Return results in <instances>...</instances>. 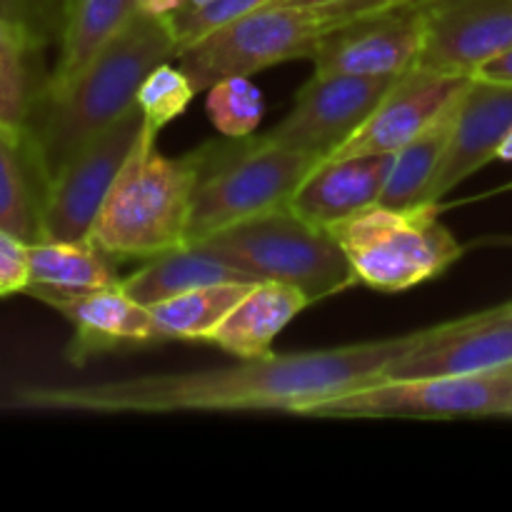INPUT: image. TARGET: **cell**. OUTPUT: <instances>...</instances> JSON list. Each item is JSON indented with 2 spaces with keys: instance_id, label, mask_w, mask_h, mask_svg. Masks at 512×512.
Returning <instances> with one entry per match:
<instances>
[{
  "instance_id": "1",
  "label": "cell",
  "mask_w": 512,
  "mask_h": 512,
  "mask_svg": "<svg viewBox=\"0 0 512 512\" xmlns=\"http://www.w3.org/2000/svg\"><path fill=\"white\" fill-rule=\"evenodd\" d=\"M428 330L403 338L370 340L310 353L265 355L233 368L193 373L140 375L68 388H20L5 405L65 413H218V410H275L293 413L320 400L373 385L388 365L413 350Z\"/></svg>"
},
{
  "instance_id": "2",
  "label": "cell",
  "mask_w": 512,
  "mask_h": 512,
  "mask_svg": "<svg viewBox=\"0 0 512 512\" xmlns=\"http://www.w3.org/2000/svg\"><path fill=\"white\" fill-rule=\"evenodd\" d=\"M178 58L168 18L138 10L63 88H40L23 140L43 190L100 130L133 108L155 65Z\"/></svg>"
},
{
  "instance_id": "3",
  "label": "cell",
  "mask_w": 512,
  "mask_h": 512,
  "mask_svg": "<svg viewBox=\"0 0 512 512\" xmlns=\"http://www.w3.org/2000/svg\"><path fill=\"white\" fill-rule=\"evenodd\" d=\"M198 178L193 150L168 158L158 135L143 130L110 188L90 240L110 258H155L185 245Z\"/></svg>"
},
{
  "instance_id": "4",
  "label": "cell",
  "mask_w": 512,
  "mask_h": 512,
  "mask_svg": "<svg viewBox=\"0 0 512 512\" xmlns=\"http://www.w3.org/2000/svg\"><path fill=\"white\" fill-rule=\"evenodd\" d=\"M198 178L185 245L290 205L318 158L270 143L265 135L210 140L193 150Z\"/></svg>"
},
{
  "instance_id": "5",
  "label": "cell",
  "mask_w": 512,
  "mask_h": 512,
  "mask_svg": "<svg viewBox=\"0 0 512 512\" xmlns=\"http://www.w3.org/2000/svg\"><path fill=\"white\" fill-rule=\"evenodd\" d=\"M370 10L378 8L263 5L180 50L178 65L185 70L193 88L205 93L223 78L260 73L288 60L313 58L325 35Z\"/></svg>"
},
{
  "instance_id": "6",
  "label": "cell",
  "mask_w": 512,
  "mask_h": 512,
  "mask_svg": "<svg viewBox=\"0 0 512 512\" xmlns=\"http://www.w3.org/2000/svg\"><path fill=\"white\" fill-rule=\"evenodd\" d=\"M255 283L293 285L310 303L358 283L350 260L330 230L305 223L290 205L225 228L200 240Z\"/></svg>"
},
{
  "instance_id": "7",
  "label": "cell",
  "mask_w": 512,
  "mask_h": 512,
  "mask_svg": "<svg viewBox=\"0 0 512 512\" xmlns=\"http://www.w3.org/2000/svg\"><path fill=\"white\" fill-rule=\"evenodd\" d=\"M438 213L440 203L373 205L333 225L330 233L348 255L358 283L380 293H400L443 275L463 255V245Z\"/></svg>"
},
{
  "instance_id": "8",
  "label": "cell",
  "mask_w": 512,
  "mask_h": 512,
  "mask_svg": "<svg viewBox=\"0 0 512 512\" xmlns=\"http://www.w3.org/2000/svg\"><path fill=\"white\" fill-rule=\"evenodd\" d=\"M310 418H495L512 415V365L485 373L380 380L300 410Z\"/></svg>"
},
{
  "instance_id": "9",
  "label": "cell",
  "mask_w": 512,
  "mask_h": 512,
  "mask_svg": "<svg viewBox=\"0 0 512 512\" xmlns=\"http://www.w3.org/2000/svg\"><path fill=\"white\" fill-rule=\"evenodd\" d=\"M145 130L138 103L83 145L45 185L40 240H88L95 218Z\"/></svg>"
},
{
  "instance_id": "10",
  "label": "cell",
  "mask_w": 512,
  "mask_h": 512,
  "mask_svg": "<svg viewBox=\"0 0 512 512\" xmlns=\"http://www.w3.org/2000/svg\"><path fill=\"white\" fill-rule=\"evenodd\" d=\"M428 40L423 0H400L358 15L320 40L313 53L320 75H368L400 78L418 68Z\"/></svg>"
},
{
  "instance_id": "11",
  "label": "cell",
  "mask_w": 512,
  "mask_h": 512,
  "mask_svg": "<svg viewBox=\"0 0 512 512\" xmlns=\"http://www.w3.org/2000/svg\"><path fill=\"white\" fill-rule=\"evenodd\" d=\"M395 80L313 73L295 95L288 115L263 135L275 145L328 160L368 120Z\"/></svg>"
},
{
  "instance_id": "12",
  "label": "cell",
  "mask_w": 512,
  "mask_h": 512,
  "mask_svg": "<svg viewBox=\"0 0 512 512\" xmlns=\"http://www.w3.org/2000/svg\"><path fill=\"white\" fill-rule=\"evenodd\" d=\"M428 40L420 70L473 78L512 48V0H423Z\"/></svg>"
},
{
  "instance_id": "13",
  "label": "cell",
  "mask_w": 512,
  "mask_h": 512,
  "mask_svg": "<svg viewBox=\"0 0 512 512\" xmlns=\"http://www.w3.org/2000/svg\"><path fill=\"white\" fill-rule=\"evenodd\" d=\"M505 365H512V303L428 328L425 338L393 360L380 380L485 373Z\"/></svg>"
},
{
  "instance_id": "14",
  "label": "cell",
  "mask_w": 512,
  "mask_h": 512,
  "mask_svg": "<svg viewBox=\"0 0 512 512\" xmlns=\"http://www.w3.org/2000/svg\"><path fill=\"white\" fill-rule=\"evenodd\" d=\"M468 80L465 75H440L420 68L400 75L378 108L368 115V120L330 158L375 153L395 155L445 108V103Z\"/></svg>"
},
{
  "instance_id": "15",
  "label": "cell",
  "mask_w": 512,
  "mask_h": 512,
  "mask_svg": "<svg viewBox=\"0 0 512 512\" xmlns=\"http://www.w3.org/2000/svg\"><path fill=\"white\" fill-rule=\"evenodd\" d=\"M512 128V83L470 78L460 100L458 123L443 168L435 175L428 203H440L463 180L495 160L498 145Z\"/></svg>"
},
{
  "instance_id": "16",
  "label": "cell",
  "mask_w": 512,
  "mask_h": 512,
  "mask_svg": "<svg viewBox=\"0 0 512 512\" xmlns=\"http://www.w3.org/2000/svg\"><path fill=\"white\" fill-rule=\"evenodd\" d=\"M393 160V153L320 160L293 193L290 210L305 223L330 230L380 203Z\"/></svg>"
},
{
  "instance_id": "17",
  "label": "cell",
  "mask_w": 512,
  "mask_h": 512,
  "mask_svg": "<svg viewBox=\"0 0 512 512\" xmlns=\"http://www.w3.org/2000/svg\"><path fill=\"white\" fill-rule=\"evenodd\" d=\"M50 308L73 325V340L65 350V358L73 365L120 348L150 345V310L130 298L123 285L58 300Z\"/></svg>"
},
{
  "instance_id": "18",
  "label": "cell",
  "mask_w": 512,
  "mask_h": 512,
  "mask_svg": "<svg viewBox=\"0 0 512 512\" xmlns=\"http://www.w3.org/2000/svg\"><path fill=\"white\" fill-rule=\"evenodd\" d=\"M113 258L93 240H35L30 243V283L25 295L53 305L58 300L118 288Z\"/></svg>"
},
{
  "instance_id": "19",
  "label": "cell",
  "mask_w": 512,
  "mask_h": 512,
  "mask_svg": "<svg viewBox=\"0 0 512 512\" xmlns=\"http://www.w3.org/2000/svg\"><path fill=\"white\" fill-rule=\"evenodd\" d=\"M308 305H313L308 295L293 285L275 280L255 283L210 333L208 343L240 360L265 358L273 353V340L283 333L285 325L298 318Z\"/></svg>"
},
{
  "instance_id": "20",
  "label": "cell",
  "mask_w": 512,
  "mask_h": 512,
  "mask_svg": "<svg viewBox=\"0 0 512 512\" xmlns=\"http://www.w3.org/2000/svg\"><path fill=\"white\" fill-rule=\"evenodd\" d=\"M238 280L255 283L203 243H188L148 258V265H143L130 278H123L120 285L130 298L150 308L160 300L188 293V290L218 283H238Z\"/></svg>"
},
{
  "instance_id": "21",
  "label": "cell",
  "mask_w": 512,
  "mask_h": 512,
  "mask_svg": "<svg viewBox=\"0 0 512 512\" xmlns=\"http://www.w3.org/2000/svg\"><path fill=\"white\" fill-rule=\"evenodd\" d=\"M468 83L445 103V108L405 148H400L395 153L393 168H390L388 183H385L383 198H380L378 205H388V208H413V205L428 203L435 175L443 168V160L448 155L450 140H453L455 133V123H458L460 100H463Z\"/></svg>"
},
{
  "instance_id": "22",
  "label": "cell",
  "mask_w": 512,
  "mask_h": 512,
  "mask_svg": "<svg viewBox=\"0 0 512 512\" xmlns=\"http://www.w3.org/2000/svg\"><path fill=\"white\" fill-rule=\"evenodd\" d=\"M138 10V0H65L58 63L43 88L68 85Z\"/></svg>"
},
{
  "instance_id": "23",
  "label": "cell",
  "mask_w": 512,
  "mask_h": 512,
  "mask_svg": "<svg viewBox=\"0 0 512 512\" xmlns=\"http://www.w3.org/2000/svg\"><path fill=\"white\" fill-rule=\"evenodd\" d=\"M255 283H218L150 305V345L170 340H208L225 315Z\"/></svg>"
},
{
  "instance_id": "24",
  "label": "cell",
  "mask_w": 512,
  "mask_h": 512,
  "mask_svg": "<svg viewBox=\"0 0 512 512\" xmlns=\"http://www.w3.org/2000/svg\"><path fill=\"white\" fill-rule=\"evenodd\" d=\"M43 180L30 160L23 135L0 125V228L18 238L40 240Z\"/></svg>"
},
{
  "instance_id": "25",
  "label": "cell",
  "mask_w": 512,
  "mask_h": 512,
  "mask_svg": "<svg viewBox=\"0 0 512 512\" xmlns=\"http://www.w3.org/2000/svg\"><path fill=\"white\" fill-rule=\"evenodd\" d=\"M38 53L28 48L0 20V125L23 135L35 98L43 85H35L30 58Z\"/></svg>"
},
{
  "instance_id": "26",
  "label": "cell",
  "mask_w": 512,
  "mask_h": 512,
  "mask_svg": "<svg viewBox=\"0 0 512 512\" xmlns=\"http://www.w3.org/2000/svg\"><path fill=\"white\" fill-rule=\"evenodd\" d=\"M205 93H208L205 110H208L210 123L225 138H245L258 130L265 115V100L258 85L250 83L248 75L218 80Z\"/></svg>"
},
{
  "instance_id": "27",
  "label": "cell",
  "mask_w": 512,
  "mask_h": 512,
  "mask_svg": "<svg viewBox=\"0 0 512 512\" xmlns=\"http://www.w3.org/2000/svg\"><path fill=\"white\" fill-rule=\"evenodd\" d=\"M195 93L198 90L193 88V83H190V78L180 65L175 68L168 60L155 65L148 73V78L140 83L138 98H135L138 108L143 110L145 130L158 135L165 125L173 123L178 115L188 110Z\"/></svg>"
},
{
  "instance_id": "28",
  "label": "cell",
  "mask_w": 512,
  "mask_h": 512,
  "mask_svg": "<svg viewBox=\"0 0 512 512\" xmlns=\"http://www.w3.org/2000/svg\"><path fill=\"white\" fill-rule=\"evenodd\" d=\"M0 20L33 53H40L48 43L60 40L65 0H0Z\"/></svg>"
},
{
  "instance_id": "29",
  "label": "cell",
  "mask_w": 512,
  "mask_h": 512,
  "mask_svg": "<svg viewBox=\"0 0 512 512\" xmlns=\"http://www.w3.org/2000/svg\"><path fill=\"white\" fill-rule=\"evenodd\" d=\"M268 3H273V0H210V3L198 5V8H178L173 15H168V25L175 45H178V55L180 50L193 45L203 35L213 33V30L223 28V25L233 23V20L243 18V15L253 13V10L263 8Z\"/></svg>"
},
{
  "instance_id": "30",
  "label": "cell",
  "mask_w": 512,
  "mask_h": 512,
  "mask_svg": "<svg viewBox=\"0 0 512 512\" xmlns=\"http://www.w3.org/2000/svg\"><path fill=\"white\" fill-rule=\"evenodd\" d=\"M30 283V243L0 228V298L25 293Z\"/></svg>"
},
{
  "instance_id": "31",
  "label": "cell",
  "mask_w": 512,
  "mask_h": 512,
  "mask_svg": "<svg viewBox=\"0 0 512 512\" xmlns=\"http://www.w3.org/2000/svg\"><path fill=\"white\" fill-rule=\"evenodd\" d=\"M473 78L488 80V83H512V48L498 58L488 60Z\"/></svg>"
},
{
  "instance_id": "32",
  "label": "cell",
  "mask_w": 512,
  "mask_h": 512,
  "mask_svg": "<svg viewBox=\"0 0 512 512\" xmlns=\"http://www.w3.org/2000/svg\"><path fill=\"white\" fill-rule=\"evenodd\" d=\"M400 0H273L268 5H365V8H385Z\"/></svg>"
},
{
  "instance_id": "33",
  "label": "cell",
  "mask_w": 512,
  "mask_h": 512,
  "mask_svg": "<svg viewBox=\"0 0 512 512\" xmlns=\"http://www.w3.org/2000/svg\"><path fill=\"white\" fill-rule=\"evenodd\" d=\"M185 0H138L140 10L150 15H160V18H168L175 10L183 8Z\"/></svg>"
},
{
  "instance_id": "34",
  "label": "cell",
  "mask_w": 512,
  "mask_h": 512,
  "mask_svg": "<svg viewBox=\"0 0 512 512\" xmlns=\"http://www.w3.org/2000/svg\"><path fill=\"white\" fill-rule=\"evenodd\" d=\"M495 160H508V163H512V128L503 138V143L498 145V155H495Z\"/></svg>"
},
{
  "instance_id": "35",
  "label": "cell",
  "mask_w": 512,
  "mask_h": 512,
  "mask_svg": "<svg viewBox=\"0 0 512 512\" xmlns=\"http://www.w3.org/2000/svg\"><path fill=\"white\" fill-rule=\"evenodd\" d=\"M205 3H210V0H185L183 8H198V5H205Z\"/></svg>"
},
{
  "instance_id": "36",
  "label": "cell",
  "mask_w": 512,
  "mask_h": 512,
  "mask_svg": "<svg viewBox=\"0 0 512 512\" xmlns=\"http://www.w3.org/2000/svg\"><path fill=\"white\" fill-rule=\"evenodd\" d=\"M503 190H512V183H508V185H505V188Z\"/></svg>"
}]
</instances>
